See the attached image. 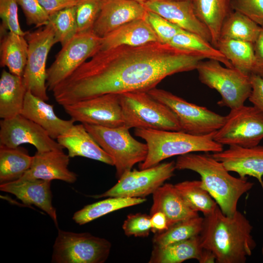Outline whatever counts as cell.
Returning <instances> with one entry per match:
<instances>
[{"label": "cell", "instance_id": "cell-33", "mask_svg": "<svg viewBox=\"0 0 263 263\" xmlns=\"http://www.w3.org/2000/svg\"><path fill=\"white\" fill-rule=\"evenodd\" d=\"M262 26L243 14L233 11L225 20L220 38H228L254 43Z\"/></svg>", "mask_w": 263, "mask_h": 263}, {"label": "cell", "instance_id": "cell-3", "mask_svg": "<svg viewBox=\"0 0 263 263\" xmlns=\"http://www.w3.org/2000/svg\"><path fill=\"white\" fill-rule=\"evenodd\" d=\"M175 168L198 173L204 188L227 216L236 212L239 200L254 185L247 178H236L230 175L222 163L209 154L189 153L178 156Z\"/></svg>", "mask_w": 263, "mask_h": 263}, {"label": "cell", "instance_id": "cell-25", "mask_svg": "<svg viewBox=\"0 0 263 263\" xmlns=\"http://www.w3.org/2000/svg\"><path fill=\"white\" fill-rule=\"evenodd\" d=\"M27 90L23 77L3 70L0 78V117L10 119L20 114Z\"/></svg>", "mask_w": 263, "mask_h": 263}, {"label": "cell", "instance_id": "cell-15", "mask_svg": "<svg viewBox=\"0 0 263 263\" xmlns=\"http://www.w3.org/2000/svg\"><path fill=\"white\" fill-rule=\"evenodd\" d=\"M23 144L37 151L63 150V148L41 127L21 114L0 121V145L16 148Z\"/></svg>", "mask_w": 263, "mask_h": 263}, {"label": "cell", "instance_id": "cell-47", "mask_svg": "<svg viewBox=\"0 0 263 263\" xmlns=\"http://www.w3.org/2000/svg\"><path fill=\"white\" fill-rule=\"evenodd\" d=\"M198 261L200 263H216V258L211 251L203 248Z\"/></svg>", "mask_w": 263, "mask_h": 263}, {"label": "cell", "instance_id": "cell-37", "mask_svg": "<svg viewBox=\"0 0 263 263\" xmlns=\"http://www.w3.org/2000/svg\"><path fill=\"white\" fill-rule=\"evenodd\" d=\"M102 0H78L76 7L77 33L92 31Z\"/></svg>", "mask_w": 263, "mask_h": 263}, {"label": "cell", "instance_id": "cell-44", "mask_svg": "<svg viewBox=\"0 0 263 263\" xmlns=\"http://www.w3.org/2000/svg\"><path fill=\"white\" fill-rule=\"evenodd\" d=\"M253 45L255 60L251 74L263 77V27Z\"/></svg>", "mask_w": 263, "mask_h": 263}, {"label": "cell", "instance_id": "cell-11", "mask_svg": "<svg viewBox=\"0 0 263 263\" xmlns=\"http://www.w3.org/2000/svg\"><path fill=\"white\" fill-rule=\"evenodd\" d=\"M263 139V113L254 106L243 105L230 109L223 126L213 135L222 145L251 147Z\"/></svg>", "mask_w": 263, "mask_h": 263}, {"label": "cell", "instance_id": "cell-14", "mask_svg": "<svg viewBox=\"0 0 263 263\" xmlns=\"http://www.w3.org/2000/svg\"><path fill=\"white\" fill-rule=\"evenodd\" d=\"M63 108L75 122L110 128L124 126L118 94H105Z\"/></svg>", "mask_w": 263, "mask_h": 263}, {"label": "cell", "instance_id": "cell-46", "mask_svg": "<svg viewBox=\"0 0 263 263\" xmlns=\"http://www.w3.org/2000/svg\"><path fill=\"white\" fill-rule=\"evenodd\" d=\"M150 216L151 231L154 234L163 232L169 228L168 219L162 212L157 211Z\"/></svg>", "mask_w": 263, "mask_h": 263}, {"label": "cell", "instance_id": "cell-7", "mask_svg": "<svg viewBox=\"0 0 263 263\" xmlns=\"http://www.w3.org/2000/svg\"><path fill=\"white\" fill-rule=\"evenodd\" d=\"M203 60L196 69L198 77L202 83L219 93L221 99L218 105L230 109L244 105L251 92L250 75L234 68L225 67L216 60Z\"/></svg>", "mask_w": 263, "mask_h": 263}, {"label": "cell", "instance_id": "cell-34", "mask_svg": "<svg viewBox=\"0 0 263 263\" xmlns=\"http://www.w3.org/2000/svg\"><path fill=\"white\" fill-rule=\"evenodd\" d=\"M174 186L189 207L204 216L211 213L218 206L201 180L185 181Z\"/></svg>", "mask_w": 263, "mask_h": 263}, {"label": "cell", "instance_id": "cell-8", "mask_svg": "<svg viewBox=\"0 0 263 263\" xmlns=\"http://www.w3.org/2000/svg\"><path fill=\"white\" fill-rule=\"evenodd\" d=\"M112 245L107 240L89 233H75L58 229L53 245L52 263H103Z\"/></svg>", "mask_w": 263, "mask_h": 263}, {"label": "cell", "instance_id": "cell-1", "mask_svg": "<svg viewBox=\"0 0 263 263\" xmlns=\"http://www.w3.org/2000/svg\"><path fill=\"white\" fill-rule=\"evenodd\" d=\"M206 59L160 42L101 50L52 90L60 105L108 94L146 92L173 74L192 71Z\"/></svg>", "mask_w": 263, "mask_h": 263}, {"label": "cell", "instance_id": "cell-30", "mask_svg": "<svg viewBox=\"0 0 263 263\" xmlns=\"http://www.w3.org/2000/svg\"><path fill=\"white\" fill-rule=\"evenodd\" d=\"M146 201L145 198L110 197L85 206L75 212L72 219L76 223L82 225L111 212Z\"/></svg>", "mask_w": 263, "mask_h": 263}, {"label": "cell", "instance_id": "cell-12", "mask_svg": "<svg viewBox=\"0 0 263 263\" xmlns=\"http://www.w3.org/2000/svg\"><path fill=\"white\" fill-rule=\"evenodd\" d=\"M101 38L93 31L77 33L62 46L47 69L46 86L49 91L67 78L84 62L99 51Z\"/></svg>", "mask_w": 263, "mask_h": 263}, {"label": "cell", "instance_id": "cell-27", "mask_svg": "<svg viewBox=\"0 0 263 263\" xmlns=\"http://www.w3.org/2000/svg\"><path fill=\"white\" fill-rule=\"evenodd\" d=\"M2 33L4 34L0 41V66L6 67L11 73L22 77L28 56L27 40L24 36L10 31Z\"/></svg>", "mask_w": 263, "mask_h": 263}, {"label": "cell", "instance_id": "cell-2", "mask_svg": "<svg viewBox=\"0 0 263 263\" xmlns=\"http://www.w3.org/2000/svg\"><path fill=\"white\" fill-rule=\"evenodd\" d=\"M252 228L241 212L237 210L227 216L218 205L204 216L199 235L201 244L214 254L216 263H244L256 246L251 234Z\"/></svg>", "mask_w": 263, "mask_h": 263}, {"label": "cell", "instance_id": "cell-20", "mask_svg": "<svg viewBox=\"0 0 263 263\" xmlns=\"http://www.w3.org/2000/svg\"><path fill=\"white\" fill-rule=\"evenodd\" d=\"M70 156L63 150L37 151L29 169L20 178L52 181L59 180L74 183L77 174L68 169Z\"/></svg>", "mask_w": 263, "mask_h": 263}, {"label": "cell", "instance_id": "cell-23", "mask_svg": "<svg viewBox=\"0 0 263 263\" xmlns=\"http://www.w3.org/2000/svg\"><path fill=\"white\" fill-rule=\"evenodd\" d=\"M154 42L160 41L150 25L145 19H139L126 23L101 38L99 51Z\"/></svg>", "mask_w": 263, "mask_h": 263}, {"label": "cell", "instance_id": "cell-17", "mask_svg": "<svg viewBox=\"0 0 263 263\" xmlns=\"http://www.w3.org/2000/svg\"><path fill=\"white\" fill-rule=\"evenodd\" d=\"M147 12L142 4L132 0H102L93 31L102 38L126 23L145 19Z\"/></svg>", "mask_w": 263, "mask_h": 263}, {"label": "cell", "instance_id": "cell-16", "mask_svg": "<svg viewBox=\"0 0 263 263\" xmlns=\"http://www.w3.org/2000/svg\"><path fill=\"white\" fill-rule=\"evenodd\" d=\"M142 5L182 29L195 34L211 43L207 27L196 16L191 1L148 0Z\"/></svg>", "mask_w": 263, "mask_h": 263}, {"label": "cell", "instance_id": "cell-42", "mask_svg": "<svg viewBox=\"0 0 263 263\" xmlns=\"http://www.w3.org/2000/svg\"><path fill=\"white\" fill-rule=\"evenodd\" d=\"M231 6L263 27V0H231Z\"/></svg>", "mask_w": 263, "mask_h": 263}, {"label": "cell", "instance_id": "cell-4", "mask_svg": "<svg viewBox=\"0 0 263 263\" xmlns=\"http://www.w3.org/2000/svg\"><path fill=\"white\" fill-rule=\"evenodd\" d=\"M215 132L196 135L182 131L136 128L134 135L144 140L148 147L146 158L139 163V169L152 167L174 156L193 152L214 153L222 151L223 145L213 139Z\"/></svg>", "mask_w": 263, "mask_h": 263}, {"label": "cell", "instance_id": "cell-29", "mask_svg": "<svg viewBox=\"0 0 263 263\" xmlns=\"http://www.w3.org/2000/svg\"><path fill=\"white\" fill-rule=\"evenodd\" d=\"M33 156L21 147L10 148L0 145V183L20 178L30 168Z\"/></svg>", "mask_w": 263, "mask_h": 263}, {"label": "cell", "instance_id": "cell-10", "mask_svg": "<svg viewBox=\"0 0 263 263\" xmlns=\"http://www.w3.org/2000/svg\"><path fill=\"white\" fill-rule=\"evenodd\" d=\"M148 93L172 111L183 132L196 135H205L217 131L225 122V116L189 103L167 91L154 88Z\"/></svg>", "mask_w": 263, "mask_h": 263}, {"label": "cell", "instance_id": "cell-36", "mask_svg": "<svg viewBox=\"0 0 263 263\" xmlns=\"http://www.w3.org/2000/svg\"><path fill=\"white\" fill-rule=\"evenodd\" d=\"M57 43L64 46L77 34L75 6L67 8L49 16Z\"/></svg>", "mask_w": 263, "mask_h": 263}, {"label": "cell", "instance_id": "cell-45", "mask_svg": "<svg viewBox=\"0 0 263 263\" xmlns=\"http://www.w3.org/2000/svg\"><path fill=\"white\" fill-rule=\"evenodd\" d=\"M49 16L63 9L74 7L78 0H38Z\"/></svg>", "mask_w": 263, "mask_h": 263}, {"label": "cell", "instance_id": "cell-26", "mask_svg": "<svg viewBox=\"0 0 263 263\" xmlns=\"http://www.w3.org/2000/svg\"><path fill=\"white\" fill-rule=\"evenodd\" d=\"M191 2L196 16L210 32L211 44L216 48L222 25L233 11L231 0H192Z\"/></svg>", "mask_w": 263, "mask_h": 263}, {"label": "cell", "instance_id": "cell-40", "mask_svg": "<svg viewBox=\"0 0 263 263\" xmlns=\"http://www.w3.org/2000/svg\"><path fill=\"white\" fill-rule=\"evenodd\" d=\"M151 228L150 215L141 213L130 214L122 225L126 235L137 237L148 236Z\"/></svg>", "mask_w": 263, "mask_h": 263}, {"label": "cell", "instance_id": "cell-39", "mask_svg": "<svg viewBox=\"0 0 263 263\" xmlns=\"http://www.w3.org/2000/svg\"><path fill=\"white\" fill-rule=\"evenodd\" d=\"M18 5L16 0H0V30L25 36L26 32L22 30L19 23Z\"/></svg>", "mask_w": 263, "mask_h": 263}, {"label": "cell", "instance_id": "cell-43", "mask_svg": "<svg viewBox=\"0 0 263 263\" xmlns=\"http://www.w3.org/2000/svg\"><path fill=\"white\" fill-rule=\"evenodd\" d=\"M250 80L252 89L248 100L253 106L263 113V77L251 74Z\"/></svg>", "mask_w": 263, "mask_h": 263}, {"label": "cell", "instance_id": "cell-49", "mask_svg": "<svg viewBox=\"0 0 263 263\" xmlns=\"http://www.w3.org/2000/svg\"><path fill=\"white\" fill-rule=\"evenodd\" d=\"M188 0V1H192V0Z\"/></svg>", "mask_w": 263, "mask_h": 263}, {"label": "cell", "instance_id": "cell-18", "mask_svg": "<svg viewBox=\"0 0 263 263\" xmlns=\"http://www.w3.org/2000/svg\"><path fill=\"white\" fill-rule=\"evenodd\" d=\"M51 181L38 179H18L0 184L1 191L15 195L26 205H34L45 212L57 227L56 208L52 205Z\"/></svg>", "mask_w": 263, "mask_h": 263}, {"label": "cell", "instance_id": "cell-35", "mask_svg": "<svg viewBox=\"0 0 263 263\" xmlns=\"http://www.w3.org/2000/svg\"><path fill=\"white\" fill-rule=\"evenodd\" d=\"M203 220L204 218L199 216L189 218L173 224L163 232L155 234L153 246H165L199 235Z\"/></svg>", "mask_w": 263, "mask_h": 263}, {"label": "cell", "instance_id": "cell-6", "mask_svg": "<svg viewBox=\"0 0 263 263\" xmlns=\"http://www.w3.org/2000/svg\"><path fill=\"white\" fill-rule=\"evenodd\" d=\"M83 124L98 145L112 158L118 179L132 170L135 164L143 162L146 158V143L134 138L125 126L110 128Z\"/></svg>", "mask_w": 263, "mask_h": 263}, {"label": "cell", "instance_id": "cell-13", "mask_svg": "<svg viewBox=\"0 0 263 263\" xmlns=\"http://www.w3.org/2000/svg\"><path fill=\"white\" fill-rule=\"evenodd\" d=\"M175 162L160 163L147 169L125 173L118 182L95 199L110 197L145 198L153 193L174 175Z\"/></svg>", "mask_w": 263, "mask_h": 263}, {"label": "cell", "instance_id": "cell-38", "mask_svg": "<svg viewBox=\"0 0 263 263\" xmlns=\"http://www.w3.org/2000/svg\"><path fill=\"white\" fill-rule=\"evenodd\" d=\"M145 19L150 25L159 41L163 43L169 44L175 35L184 31L160 15L150 11L147 10Z\"/></svg>", "mask_w": 263, "mask_h": 263}, {"label": "cell", "instance_id": "cell-48", "mask_svg": "<svg viewBox=\"0 0 263 263\" xmlns=\"http://www.w3.org/2000/svg\"><path fill=\"white\" fill-rule=\"evenodd\" d=\"M133 0V1H136L137 2H139L141 4H143L144 2H145L146 1H147L148 0Z\"/></svg>", "mask_w": 263, "mask_h": 263}, {"label": "cell", "instance_id": "cell-24", "mask_svg": "<svg viewBox=\"0 0 263 263\" xmlns=\"http://www.w3.org/2000/svg\"><path fill=\"white\" fill-rule=\"evenodd\" d=\"M152 200L150 215L162 212L166 216L169 227L182 220L199 216L198 212L187 204L174 185L164 184L153 193Z\"/></svg>", "mask_w": 263, "mask_h": 263}, {"label": "cell", "instance_id": "cell-5", "mask_svg": "<svg viewBox=\"0 0 263 263\" xmlns=\"http://www.w3.org/2000/svg\"><path fill=\"white\" fill-rule=\"evenodd\" d=\"M124 126L157 130L181 131L178 119L167 105L146 92L119 94Z\"/></svg>", "mask_w": 263, "mask_h": 263}, {"label": "cell", "instance_id": "cell-19", "mask_svg": "<svg viewBox=\"0 0 263 263\" xmlns=\"http://www.w3.org/2000/svg\"><path fill=\"white\" fill-rule=\"evenodd\" d=\"M211 155L222 163L228 171L236 172L242 178H246V176H252L262 183L263 146H231L225 150Z\"/></svg>", "mask_w": 263, "mask_h": 263}, {"label": "cell", "instance_id": "cell-22", "mask_svg": "<svg viewBox=\"0 0 263 263\" xmlns=\"http://www.w3.org/2000/svg\"><path fill=\"white\" fill-rule=\"evenodd\" d=\"M21 114L43 128L54 139L66 132L75 122L64 120L55 113L54 106L27 91Z\"/></svg>", "mask_w": 263, "mask_h": 263}, {"label": "cell", "instance_id": "cell-21", "mask_svg": "<svg viewBox=\"0 0 263 263\" xmlns=\"http://www.w3.org/2000/svg\"><path fill=\"white\" fill-rule=\"evenodd\" d=\"M70 157H84L113 166L112 158L98 145L84 125L74 124L56 139Z\"/></svg>", "mask_w": 263, "mask_h": 263}, {"label": "cell", "instance_id": "cell-31", "mask_svg": "<svg viewBox=\"0 0 263 263\" xmlns=\"http://www.w3.org/2000/svg\"><path fill=\"white\" fill-rule=\"evenodd\" d=\"M216 48L234 68L248 75L252 74L255 60L253 43L221 38Z\"/></svg>", "mask_w": 263, "mask_h": 263}, {"label": "cell", "instance_id": "cell-28", "mask_svg": "<svg viewBox=\"0 0 263 263\" xmlns=\"http://www.w3.org/2000/svg\"><path fill=\"white\" fill-rule=\"evenodd\" d=\"M203 247L199 235L165 246H153L149 263H181L187 260H198Z\"/></svg>", "mask_w": 263, "mask_h": 263}, {"label": "cell", "instance_id": "cell-32", "mask_svg": "<svg viewBox=\"0 0 263 263\" xmlns=\"http://www.w3.org/2000/svg\"><path fill=\"white\" fill-rule=\"evenodd\" d=\"M169 44L179 49L201 55L206 59L217 60L226 67L234 68L219 50L195 34L184 30L175 35Z\"/></svg>", "mask_w": 263, "mask_h": 263}, {"label": "cell", "instance_id": "cell-9", "mask_svg": "<svg viewBox=\"0 0 263 263\" xmlns=\"http://www.w3.org/2000/svg\"><path fill=\"white\" fill-rule=\"evenodd\" d=\"M28 44V56L23 78L27 91L45 101L49 99L46 86V62L51 48L57 43L49 22L25 35Z\"/></svg>", "mask_w": 263, "mask_h": 263}, {"label": "cell", "instance_id": "cell-41", "mask_svg": "<svg viewBox=\"0 0 263 263\" xmlns=\"http://www.w3.org/2000/svg\"><path fill=\"white\" fill-rule=\"evenodd\" d=\"M21 8L28 25L40 28L48 24L49 16L38 0H16Z\"/></svg>", "mask_w": 263, "mask_h": 263}]
</instances>
